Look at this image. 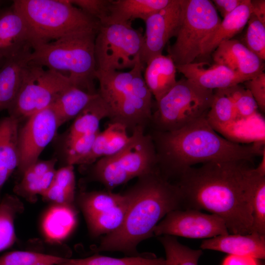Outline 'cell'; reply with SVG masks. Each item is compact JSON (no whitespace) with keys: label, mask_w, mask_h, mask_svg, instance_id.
<instances>
[{"label":"cell","mask_w":265,"mask_h":265,"mask_svg":"<svg viewBox=\"0 0 265 265\" xmlns=\"http://www.w3.org/2000/svg\"><path fill=\"white\" fill-rule=\"evenodd\" d=\"M248 161H212L192 166L174 182L186 209L220 217L230 234L252 233V195L256 175Z\"/></svg>","instance_id":"cell-1"},{"label":"cell","mask_w":265,"mask_h":265,"mask_svg":"<svg viewBox=\"0 0 265 265\" xmlns=\"http://www.w3.org/2000/svg\"><path fill=\"white\" fill-rule=\"evenodd\" d=\"M149 133L156 149L157 168L170 182L198 163L251 161L265 151L263 144H240L220 136L209 124L206 116L174 131L153 130Z\"/></svg>","instance_id":"cell-2"},{"label":"cell","mask_w":265,"mask_h":265,"mask_svg":"<svg viewBox=\"0 0 265 265\" xmlns=\"http://www.w3.org/2000/svg\"><path fill=\"white\" fill-rule=\"evenodd\" d=\"M133 200L122 226L102 237L94 251L120 252L137 256L138 244L154 236L158 224L170 212L183 209L178 186L159 172L158 168L138 178L129 187Z\"/></svg>","instance_id":"cell-3"},{"label":"cell","mask_w":265,"mask_h":265,"mask_svg":"<svg viewBox=\"0 0 265 265\" xmlns=\"http://www.w3.org/2000/svg\"><path fill=\"white\" fill-rule=\"evenodd\" d=\"M145 67L139 59L128 72L96 73L98 93L107 107L109 122L132 132L149 125L153 113V96L142 76Z\"/></svg>","instance_id":"cell-4"},{"label":"cell","mask_w":265,"mask_h":265,"mask_svg":"<svg viewBox=\"0 0 265 265\" xmlns=\"http://www.w3.org/2000/svg\"><path fill=\"white\" fill-rule=\"evenodd\" d=\"M97 31L77 33L34 45L29 62L62 73L68 72L74 85L97 93L94 84L96 79L94 43Z\"/></svg>","instance_id":"cell-5"},{"label":"cell","mask_w":265,"mask_h":265,"mask_svg":"<svg viewBox=\"0 0 265 265\" xmlns=\"http://www.w3.org/2000/svg\"><path fill=\"white\" fill-rule=\"evenodd\" d=\"M12 5L28 24L32 48L69 35L98 30L100 26L69 0H15Z\"/></svg>","instance_id":"cell-6"},{"label":"cell","mask_w":265,"mask_h":265,"mask_svg":"<svg viewBox=\"0 0 265 265\" xmlns=\"http://www.w3.org/2000/svg\"><path fill=\"white\" fill-rule=\"evenodd\" d=\"M87 167L86 180L102 184L108 191L157 168L152 137L145 129H134L127 144L111 156L102 158Z\"/></svg>","instance_id":"cell-7"},{"label":"cell","mask_w":265,"mask_h":265,"mask_svg":"<svg viewBox=\"0 0 265 265\" xmlns=\"http://www.w3.org/2000/svg\"><path fill=\"white\" fill-rule=\"evenodd\" d=\"M213 97V90L183 79L160 100L153 112L149 125L153 130L174 131L206 116Z\"/></svg>","instance_id":"cell-8"},{"label":"cell","mask_w":265,"mask_h":265,"mask_svg":"<svg viewBox=\"0 0 265 265\" xmlns=\"http://www.w3.org/2000/svg\"><path fill=\"white\" fill-rule=\"evenodd\" d=\"M221 21L212 1L185 0L176 40L167 50L176 66L194 62L200 57L205 41Z\"/></svg>","instance_id":"cell-9"},{"label":"cell","mask_w":265,"mask_h":265,"mask_svg":"<svg viewBox=\"0 0 265 265\" xmlns=\"http://www.w3.org/2000/svg\"><path fill=\"white\" fill-rule=\"evenodd\" d=\"M74 85L67 75L28 62L18 94L7 110L19 123L50 106L67 87Z\"/></svg>","instance_id":"cell-10"},{"label":"cell","mask_w":265,"mask_h":265,"mask_svg":"<svg viewBox=\"0 0 265 265\" xmlns=\"http://www.w3.org/2000/svg\"><path fill=\"white\" fill-rule=\"evenodd\" d=\"M143 40L131 25H100L94 43L96 73L132 68L140 59Z\"/></svg>","instance_id":"cell-11"},{"label":"cell","mask_w":265,"mask_h":265,"mask_svg":"<svg viewBox=\"0 0 265 265\" xmlns=\"http://www.w3.org/2000/svg\"><path fill=\"white\" fill-rule=\"evenodd\" d=\"M154 235L208 239L229 234L222 218L194 209H179L168 213L158 224Z\"/></svg>","instance_id":"cell-12"},{"label":"cell","mask_w":265,"mask_h":265,"mask_svg":"<svg viewBox=\"0 0 265 265\" xmlns=\"http://www.w3.org/2000/svg\"><path fill=\"white\" fill-rule=\"evenodd\" d=\"M60 127L50 106L31 115L23 127L19 128L17 169L20 175L39 159L40 155L53 140Z\"/></svg>","instance_id":"cell-13"},{"label":"cell","mask_w":265,"mask_h":265,"mask_svg":"<svg viewBox=\"0 0 265 265\" xmlns=\"http://www.w3.org/2000/svg\"><path fill=\"white\" fill-rule=\"evenodd\" d=\"M185 0H171L145 21L146 29L140 61L145 67L154 57L162 54L166 44L176 37L183 18Z\"/></svg>","instance_id":"cell-14"},{"label":"cell","mask_w":265,"mask_h":265,"mask_svg":"<svg viewBox=\"0 0 265 265\" xmlns=\"http://www.w3.org/2000/svg\"><path fill=\"white\" fill-rule=\"evenodd\" d=\"M212 53L215 63L249 79L263 72V60L237 39L222 42Z\"/></svg>","instance_id":"cell-15"},{"label":"cell","mask_w":265,"mask_h":265,"mask_svg":"<svg viewBox=\"0 0 265 265\" xmlns=\"http://www.w3.org/2000/svg\"><path fill=\"white\" fill-rule=\"evenodd\" d=\"M176 67L177 71L186 79L203 88L212 90L230 87L250 80L224 65L216 63L207 67L205 62H194Z\"/></svg>","instance_id":"cell-16"},{"label":"cell","mask_w":265,"mask_h":265,"mask_svg":"<svg viewBox=\"0 0 265 265\" xmlns=\"http://www.w3.org/2000/svg\"><path fill=\"white\" fill-rule=\"evenodd\" d=\"M32 37L23 16L12 5L0 9V54L11 56L27 46L32 47Z\"/></svg>","instance_id":"cell-17"},{"label":"cell","mask_w":265,"mask_h":265,"mask_svg":"<svg viewBox=\"0 0 265 265\" xmlns=\"http://www.w3.org/2000/svg\"><path fill=\"white\" fill-rule=\"evenodd\" d=\"M200 248L263 260L265 258V235L256 232L244 235L229 233L204 239Z\"/></svg>","instance_id":"cell-18"},{"label":"cell","mask_w":265,"mask_h":265,"mask_svg":"<svg viewBox=\"0 0 265 265\" xmlns=\"http://www.w3.org/2000/svg\"><path fill=\"white\" fill-rule=\"evenodd\" d=\"M32 50L30 46L25 47L6 57L0 67V112L8 110L15 101L22 85Z\"/></svg>","instance_id":"cell-19"},{"label":"cell","mask_w":265,"mask_h":265,"mask_svg":"<svg viewBox=\"0 0 265 265\" xmlns=\"http://www.w3.org/2000/svg\"><path fill=\"white\" fill-rule=\"evenodd\" d=\"M171 0H110L100 25H131L132 21H145L150 15L166 6Z\"/></svg>","instance_id":"cell-20"},{"label":"cell","mask_w":265,"mask_h":265,"mask_svg":"<svg viewBox=\"0 0 265 265\" xmlns=\"http://www.w3.org/2000/svg\"><path fill=\"white\" fill-rule=\"evenodd\" d=\"M57 159H38L23 173L22 179L13 188L17 196L34 203L38 196L42 195L50 186L54 176Z\"/></svg>","instance_id":"cell-21"},{"label":"cell","mask_w":265,"mask_h":265,"mask_svg":"<svg viewBox=\"0 0 265 265\" xmlns=\"http://www.w3.org/2000/svg\"><path fill=\"white\" fill-rule=\"evenodd\" d=\"M77 223V211L74 204L52 205L42 217V233L49 243H58L66 239Z\"/></svg>","instance_id":"cell-22"},{"label":"cell","mask_w":265,"mask_h":265,"mask_svg":"<svg viewBox=\"0 0 265 265\" xmlns=\"http://www.w3.org/2000/svg\"><path fill=\"white\" fill-rule=\"evenodd\" d=\"M109 117L107 107L100 95L94 98L74 119L62 137V147L100 131L102 120Z\"/></svg>","instance_id":"cell-23"},{"label":"cell","mask_w":265,"mask_h":265,"mask_svg":"<svg viewBox=\"0 0 265 265\" xmlns=\"http://www.w3.org/2000/svg\"><path fill=\"white\" fill-rule=\"evenodd\" d=\"M176 71V65L168 55H157L146 64L143 77L156 102L175 85Z\"/></svg>","instance_id":"cell-24"},{"label":"cell","mask_w":265,"mask_h":265,"mask_svg":"<svg viewBox=\"0 0 265 265\" xmlns=\"http://www.w3.org/2000/svg\"><path fill=\"white\" fill-rule=\"evenodd\" d=\"M19 123L9 116L0 119V192L19 165Z\"/></svg>","instance_id":"cell-25"},{"label":"cell","mask_w":265,"mask_h":265,"mask_svg":"<svg viewBox=\"0 0 265 265\" xmlns=\"http://www.w3.org/2000/svg\"><path fill=\"white\" fill-rule=\"evenodd\" d=\"M252 12L251 0H243L232 12L223 18L215 30L207 38L200 56H208L222 42L233 39L247 24Z\"/></svg>","instance_id":"cell-26"},{"label":"cell","mask_w":265,"mask_h":265,"mask_svg":"<svg viewBox=\"0 0 265 265\" xmlns=\"http://www.w3.org/2000/svg\"><path fill=\"white\" fill-rule=\"evenodd\" d=\"M121 124L109 122L107 127L100 131L88 153L79 162L82 166L89 165L98 159L115 154L129 142L131 135Z\"/></svg>","instance_id":"cell-27"},{"label":"cell","mask_w":265,"mask_h":265,"mask_svg":"<svg viewBox=\"0 0 265 265\" xmlns=\"http://www.w3.org/2000/svg\"><path fill=\"white\" fill-rule=\"evenodd\" d=\"M125 198L119 204L102 213L86 219L90 235L93 237L106 235L118 230L123 224L133 200L129 188L124 192Z\"/></svg>","instance_id":"cell-28"},{"label":"cell","mask_w":265,"mask_h":265,"mask_svg":"<svg viewBox=\"0 0 265 265\" xmlns=\"http://www.w3.org/2000/svg\"><path fill=\"white\" fill-rule=\"evenodd\" d=\"M98 95L73 84L65 88L51 105L60 126L74 119Z\"/></svg>","instance_id":"cell-29"},{"label":"cell","mask_w":265,"mask_h":265,"mask_svg":"<svg viewBox=\"0 0 265 265\" xmlns=\"http://www.w3.org/2000/svg\"><path fill=\"white\" fill-rule=\"evenodd\" d=\"M75 189L74 165H65L56 170L50 186L41 196L52 204L72 205L75 201Z\"/></svg>","instance_id":"cell-30"},{"label":"cell","mask_w":265,"mask_h":265,"mask_svg":"<svg viewBox=\"0 0 265 265\" xmlns=\"http://www.w3.org/2000/svg\"><path fill=\"white\" fill-rule=\"evenodd\" d=\"M24 211V204L17 195L7 194L0 200V252L16 241L14 222Z\"/></svg>","instance_id":"cell-31"},{"label":"cell","mask_w":265,"mask_h":265,"mask_svg":"<svg viewBox=\"0 0 265 265\" xmlns=\"http://www.w3.org/2000/svg\"><path fill=\"white\" fill-rule=\"evenodd\" d=\"M123 193L108 190L80 191L76 195L75 201L85 219L95 216L120 203L124 199Z\"/></svg>","instance_id":"cell-32"},{"label":"cell","mask_w":265,"mask_h":265,"mask_svg":"<svg viewBox=\"0 0 265 265\" xmlns=\"http://www.w3.org/2000/svg\"><path fill=\"white\" fill-rule=\"evenodd\" d=\"M165 260L149 252L137 256L114 258L98 254L82 259L66 258L58 265H165Z\"/></svg>","instance_id":"cell-33"},{"label":"cell","mask_w":265,"mask_h":265,"mask_svg":"<svg viewBox=\"0 0 265 265\" xmlns=\"http://www.w3.org/2000/svg\"><path fill=\"white\" fill-rule=\"evenodd\" d=\"M206 118L215 130L223 129L237 120L233 103L225 89L213 91V100Z\"/></svg>","instance_id":"cell-34"},{"label":"cell","mask_w":265,"mask_h":265,"mask_svg":"<svg viewBox=\"0 0 265 265\" xmlns=\"http://www.w3.org/2000/svg\"><path fill=\"white\" fill-rule=\"evenodd\" d=\"M165 251V265H198L201 249H192L180 243L174 236H159Z\"/></svg>","instance_id":"cell-35"},{"label":"cell","mask_w":265,"mask_h":265,"mask_svg":"<svg viewBox=\"0 0 265 265\" xmlns=\"http://www.w3.org/2000/svg\"><path fill=\"white\" fill-rule=\"evenodd\" d=\"M256 171L251 201L252 232L265 235V175Z\"/></svg>","instance_id":"cell-36"},{"label":"cell","mask_w":265,"mask_h":265,"mask_svg":"<svg viewBox=\"0 0 265 265\" xmlns=\"http://www.w3.org/2000/svg\"><path fill=\"white\" fill-rule=\"evenodd\" d=\"M66 258L30 251H14L0 257V265H35L42 262L58 265Z\"/></svg>","instance_id":"cell-37"},{"label":"cell","mask_w":265,"mask_h":265,"mask_svg":"<svg viewBox=\"0 0 265 265\" xmlns=\"http://www.w3.org/2000/svg\"><path fill=\"white\" fill-rule=\"evenodd\" d=\"M224 89L233 103L237 120L246 119L255 114L258 107L247 89L240 84Z\"/></svg>","instance_id":"cell-38"},{"label":"cell","mask_w":265,"mask_h":265,"mask_svg":"<svg viewBox=\"0 0 265 265\" xmlns=\"http://www.w3.org/2000/svg\"><path fill=\"white\" fill-rule=\"evenodd\" d=\"M243 44L263 61L265 59V23L251 13Z\"/></svg>","instance_id":"cell-39"},{"label":"cell","mask_w":265,"mask_h":265,"mask_svg":"<svg viewBox=\"0 0 265 265\" xmlns=\"http://www.w3.org/2000/svg\"><path fill=\"white\" fill-rule=\"evenodd\" d=\"M69 1L100 22L104 16L110 0H69Z\"/></svg>","instance_id":"cell-40"},{"label":"cell","mask_w":265,"mask_h":265,"mask_svg":"<svg viewBox=\"0 0 265 265\" xmlns=\"http://www.w3.org/2000/svg\"><path fill=\"white\" fill-rule=\"evenodd\" d=\"M245 87L251 93L258 108L265 110V73L262 72L243 83Z\"/></svg>","instance_id":"cell-41"},{"label":"cell","mask_w":265,"mask_h":265,"mask_svg":"<svg viewBox=\"0 0 265 265\" xmlns=\"http://www.w3.org/2000/svg\"><path fill=\"white\" fill-rule=\"evenodd\" d=\"M242 1L243 0H213L212 2L216 10L224 18L237 8Z\"/></svg>","instance_id":"cell-42"},{"label":"cell","mask_w":265,"mask_h":265,"mask_svg":"<svg viewBox=\"0 0 265 265\" xmlns=\"http://www.w3.org/2000/svg\"><path fill=\"white\" fill-rule=\"evenodd\" d=\"M222 265H264L260 260L250 257L229 255Z\"/></svg>","instance_id":"cell-43"},{"label":"cell","mask_w":265,"mask_h":265,"mask_svg":"<svg viewBox=\"0 0 265 265\" xmlns=\"http://www.w3.org/2000/svg\"><path fill=\"white\" fill-rule=\"evenodd\" d=\"M252 12L260 20L265 23V0H251Z\"/></svg>","instance_id":"cell-44"},{"label":"cell","mask_w":265,"mask_h":265,"mask_svg":"<svg viewBox=\"0 0 265 265\" xmlns=\"http://www.w3.org/2000/svg\"><path fill=\"white\" fill-rule=\"evenodd\" d=\"M262 159L260 163L255 169L261 175H265V151L262 155Z\"/></svg>","instance_id":"cell-45"},{"label":"cell","mask_w":265,"mask_h":265,"mask_svg":"<svg viewBox=\"0 0 265 265\" xmlns=\"http://www.w3.org/2000/svg\"><path fill=\"white\" fill-rule=\"evenodd\" d=\"M6 57L3 56V55L0 54V67L3 64Z\"/></svg>","instance_id":"cell-46"},{"label":"cell","mask_w":265,"mask_h":265,"mask_svg":"<svg viewBox=\"0 0 265 265\" xmlns=\"http://www.w3.org/2000/svg\"><path fill=\"white\" fill-rule=\"evenodd\" d=\"M35 265H54L52 263H50L42 262V263L37 264Z\"/></svg>","instance_id":"cell-47"},{"label":"cell","mask_w":265,"mask_h":265,"mask_svg":"<svg viewBox=\"0 0 265 265\" xmlns=\"http://www.w3.org/2000/svg\"><path fill=\"white\" fill-rule=\"evenodd\" d=\"M1 4V1H0V6Z\"/></svg>","instance_id":"cell-48"}]
</instances>
